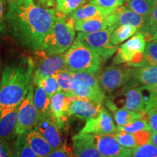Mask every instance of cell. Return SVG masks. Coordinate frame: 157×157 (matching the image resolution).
Returning <instances> with one entry per match:
<instances>
[{"label": "cell", "instance_id": "1", "mask_svg": "<svg viewBox=\"0 0 157 157\" xmlns=\"http://www.w3.org/2000/svg\"><path fill=\"white\" fill-rule=\"evenodd\" d=\"M7 33L20 46L34 52L41 50L43 41L56 22L54 9L34 0H6Z\"/></svg>", "mask_w": 157, "mask_h": 157}, {"label": "cell", "instance_id": "2", "mask_svg": "<svg viewBox=\"0 0 157 157\" xmlns=\"http://www.w3.org/2000/svg\"><path fill=\"white\" fill-rule=\"evenodd\" d=\"M35 68L33 57L17 54L3 66L0 78V116L18 107L32 84Z\"/></svg>", "mask_w": 157, "mask_h": 157}, {"label": "cell", "instance_id": "3", "mask_svg": "<svg viewBox=\"0 0 157 157\" xmlns=\"http://www.w3.org/2000/svg\"><path fill=\"white\" fill-rule=\"evenodd\" d=\"M74 23L68 15L56 17L53 27L43 41L41 50L48 56L64 54L74 42Z\"/></svg>", "mask_w": 157, "mask_h": 157}, {"label": "cell", "instance_id": "4", "mask_svg": "<svg viewBox=\"0 0 157 157\" xmlns=\"http://www.w3.org/2000/svg\"><path fill=\"white\" fill-rule=\"evenodd\" d=\"M64 57L68 70L96 75L101 71L103 61L95 51L76 39L64 53Z\"/></svg>", "mask_w": 157, "mask_h": 157}, {"label": "cell", "instance_id": "5", "mask_svg": "<svg viewBox=\"0 0 157 157\" xmlns=\"http://www.w3.org/2000/svg\"><path fill=\"white\" fill-rule=\"evenodd\" d=\"M135 71L136 68L126 64L111 65L98 73V79L103 91L111 93L128 83Z\"/></svg>", "mask_w": 157, "mask_h": 157}, {"label": "cell", "instance_id": "6", "mask_svg": "<svg viewBox=\"0 0 157 157\" xmlns=\"http://www.w3.org/2000/svg\"><path fill=\"white\" fill-rule=\"evenodd\" d=\"M146 40L140 31L118 48L117 54L113 58L112 65L126 64L135 67L142 61L146 47Z\"/></svg>", "mask_w": 157, "mask_h": 157}, {"label": "cell", "instance_id": "7", "mask_svg": "<svg viewBox=\"0 0 157 157\" xmlns=\"http://www.w3.org/2000/svg\"><path fill=\"white\" fill-rule=\"evenodd\" d=\"M115 29L111 27L93 33L78 32L75 39L93 49L105 61L111 58L118 50V47L111 44L110 39Z\"/></svg>", "mask_w": 157, "mask_h": 157}, {"label": "cell", "instance_id": "8", "mask_svg": "<svg viewBox=\"0 0 157 157\" xmlns=\"http://www.w3.org/2000/svg\"><path fill=\"white\" fill-rule=\"evenodd\" d=\"M109 98L115 105L121 103V108L129 111L145 112L147 108L146 87H132L127 84Z\"/></svg>", "mask_w": 157, "mask_h": 157}, {"label": "cell", "instance_id": "9", "mask_svg": "<svg viewBox=\"0 0 157 157\" xmlns=\"http://www.w3.org/2000/svg\"><path fill=\"white\" fill-rule=\"evenodd\" d=\"M35 52V68L32 82L36 84L42 78L56 75L60 71L67 69L64 54L56 56H48L42 50Z\"/></svg>", "mask_w": 157, "mask_h": 157}, {"label": "cell", "instance_id": "10", "mask_svg": "<svg viewBox=\"0 0 157 157\" xmlns=\"http://www.w3.org/2000/svg\"><path fill=\"white\" fill-rule=\"evenodd\" d=\"M34 92V83L32 82L28 93L19 105L16 128L17 135L25 134L32 129L33 127L36 126L41 118L33 101Z\"/></svg>", "mask_w": 157, "mask_h": 157}, {"label": "cell", "instance_id": "11", "mask_svg": "<svg viewBox=\"0 0 157 157\" xmlns=\"http://www.w3.org/2000/svg\"><path fill=\"white\" fill-rule=\"evenodd\" d=\"M117 131L111 115L105 108L102 107L99 114L87 120L81 132L94 135L114 134Z\"/></svg>", "mask_w": 157, "mask_h": 157}, {"label": "cell", "instance_id": "12", "mask_svg": "<svg viewBox=\"0 0 157 157\" xmlns=\"http://www.w3.org/2000/svg\"><path fill=\"white\" fill-rule=\"evenodd\" d=\"M77 98L71 94L60 91L55 94L50 98L49 111L52 119L56 121L60 129L67 121V111L71 103Z\"/></svg>", "mask_w": 157, "mask_h": 157}, {"label": "cell", "instance_id": "13", "mask_svg": "<svg viewBox=\"0 0 157 157\" xmlns=\"http://www.w3.org/2000/svg\"><path fill=\"white\" fill-rule=\"evenodd\" d=\"M95 141L102 157H116L132 153L131 149L121 146L113 134L95 135Z\"/></svg>", "mask_w": 157, "mask_h": 157}, {"label": "cell", "instance_id": "14", "mask_svg": "<svg viewBox=\"0 0 157 157\" xmlns=\"http://www.w3.org/2000/svg\"><path fill=\"white\" fill-rule=\"evenodd\" d=\"M74 157H102L95 145V135L80 132L72 137Z\"/></svg>", "mask_w": 157, "mask_h": 157}, {"label": "cell", "instance_id": "15", "mask_svg": "<svg viewBox=\"0 0 157 157\" xmlns=\"http://www.w3.org/2000/svg\"><path fill=\"white\" fill-rule=\"evenodd\" d=\"M111 27H117V16L114 12L105 17L75 21L74 23V29L78 32L93 33Z\"/></svg>", "mask_w": 157, "mask_h": 157}, {"label": "cell", "instance_id": "16", "mask_svg": "<svg viewBox=\"0 0 157 157\" xmlns=\"http://www.w3.org/2000/svg\"><path fill=\"white\" fill-rule=\"evenodd\" d=\"M102 107V105L76 98L68 108L67 117H74L82 120H88L97 117Z\"/></svg>", "mask_w": 157, "mask_h": 157}, {"label": "cell", "instance_id": "17", "mask_svg": "<svg viewBox=\"0 0 157 157\" xmlns=\"http://www.w3.org/2000/svg\"><path fill=\"white\" fill-rule=\"evenodd\" d=\"M104 103L109 110L113 113V119L117 125V128L129 124L137 119L146 118V113L145 112H136V111H129L124 108H118L115 106L114 104L111 102L109 98H105Z\"/></svg>", "mask_w": 157, "mask_h": 157}, {"label": "cell", "instance_id": "18", "mask_svg": "<svg viewBox=\"0 0 157 157\" xmlns=\"http://www.w3.org/2000/svg\"><path fill=\"white\" fill-rule=\"evenodd\" d=\"M113 135L121 146L132 150L150 142L151 132L144 130L135 134H131L123 131H117Z\"/></svg>", "mask_w": 157, "mask_h": 157}, {"label": "cell", "instance_id": "19", "mask_svg": "<svg viewBox=\"0 0 157 157\" xmlns=\"http://www.w3.org/2000/svg\"><path fill=\"white\" fill-rule=\"evenodd\" d=\"M18 109L19 106L5 115L0 116V137L7 141L17 139Z\"/></svg>", "mask_w": 157, "mask_h": 157}, {"label": "cell", "instance_id": "20", "mask_svg": "<svg viewBox=\"0 0 157 157\" xmlns=\"http://www.w3.org/2000/svg\"><path fill=\"white\" fill-rule=\"evenodd\" d=\"M157 84V66L136 68L135 75L127 84L132 87H151Z\"/></svg>", "mask_w": 157, "mask_h": 157}, {"label": "cell", "instance_id": "21", "mask_svg": "<svg viewBox=\"0 0 157 157\" xmlns=\"http://www.w3.org/2000/svg\"><path fill=\"white\" fill-rule=\"evenodd\" d=\"M25 140L39 157H48L54 151L43 135L35 128L25 133Z\"/></svg>", "mask_w": 157, "mask_h": 157}, {"label": "cell", "instance_id": "22", "mask_svg": "<svg viewBox=\"0 0 157 157\" xmlns=\"http://www.w3.org/2000/svg\"><path fill=\"white\" fill-rule=\"evenodd\" d=\"M71 94L78 99L84 100L92 103L102 105L105 96L102 88H94L83 86L74 81Z\"/></svg>", "mask_w": 157, "mask_h": 157}, {"label": "cell", "instance_id": "23", "mask_svg": "<svg viewBox=\"0 0 157 157\" xmlns=\"http://www.w3.org/2000/svg\"><path fill=\"white\" fill-rule=\"evenodd\" d=\"M117 16V25H129L140 31L144 26L146 17H144L125 6H121L114 11Z\"/></svg>", "mask_w": 157, "mask_h": 157}, {"label": "cell", "instance_id": "24", "mask_svg": "<svg viewBox=\"0 0 157 157\" xmlns=\"http://www.w3.org/2000/svg\"><path fill=\"white\" fill-rule=\"evenodd\" d=\"M113 12H114L113 10L103 8L95 4L89 2L82 6L68 16L73 18L74 21H80V20H87L94 17H105Z\"/></svg>", "mask_w": 157, "mask_h": 157}, {"label": "cell", "instance_id": "25", "mask_svg": "<svg viewBox=\"0 0 157 157\" xmlns=\"http://www.w3.org/2000/svg\"><path fill=\"white\" fill-rule=\"evenodd\" d=\"M33 101L41 118L50 113L49 108H50V98L44 88L41 86L36 85L34 92Z\"/></svg>", "mask_w": 157, "mask_h": 157}, {"label": "cell", "instance_id": "26", "mask_svg": "<svg viewBox=\"0 0 157 157\" xmlns=\"http://www.w3.org/2000/svg\"><path fill=\"white\" fill-rule=\"evenodd\" d=\"M60 130L61 129L58 127L56 121L52 119L50 124L41 133L54 150H56L62 146L63 142L60 137Z\"/></svg>", "mask_w": 157, "mask_h": 157}, {"label": "cell", "instance_id": "27", "mask_svg": "<svg viewBox=\"0 0 157 157\" xmlns=\"http://www.w3.org/2000/svg\"><path fill=\"white\" fill-rule=\"evenodd\" d=\"M138 30L129 25H119L116 28L111 35V42L114 46H118L121 43L136 34Z\"/></svg>", "mask_w": 157, "mask_h": 157}, {"label": "cell", "instance_id": "28", "mask_svg": "<svg viewBox=\"0 0 157 157\" xmlns=\"http://www.w3.org/2000/svg\"><path fill=\"white\" fill-rule=\"evenodd\" d=\"M89 0H56L55 13L68 16L87 3Z\"/></svg>", "mask_w": 157, "mask_h": 157}, {"label": "cell", "instance_id": "29", "mask_svg": "<svg viewBox=\"0 0 157 157\" xmlns=\"http://www.w3.org/2000/svg\"><path fill=\"white\" fill-rule=\"evenodd\" d=\"M157 66V42H147L142 61L136 68Z\"/></svg>", "mask_w": 157, "mask_h": 157}, {"label": "cell", "instance_id": "30", "mask_svg": "<svg viewBox=\"0 0 157 157\" xmlns=\"http://www.w3.org/2000/svg\"><path fill=\"white\" fill-rule=\"evenodd\" d=\"M124 4L127 8L144 17H148L154 8L148 0H130Z\"/></svg>", "mask_w": 157, "mask_h": 157}, {"label": "cell", "instance_id": "31", "mask_svg": "<svg viewBox=\"0 0 157 157\" xmlns=\"http://www.w3.org/2000/svg\"><path fill=\"white\" fill-rule=\"evenodd\" d=\"M139 31L144 35L146 42H149L157 32V6L154 7L150 15L146 17L144 26Z\"/></svg>", "mask_w": 157, "mask_h": 157}, {"label": "cell", "instance_id": "32", "mask_svg": "<svg viewBox=\"0 0 157 157\" xmlns=\"http://www.w3.org/2000/svg\"><path fill=\"white\" fill-rule=\"evenodd\" d=\"M71 72L74 80L81 85L94 88H101L98 82V76H96V74L85 73V72Z\"/></svg>", "mask_w": 157, "mask_h": 157}, {"label": "cell", "instance_id": "33", "mask_svg": "<svg viewBox=\"0 0 157 157\" xmlns=\"http://www.w3.org/2000/svg\"><path fill=\"white\" fill-rule=\"evenodd\" d=\"M55 76L57 78L60 90L67 93L71 94L72 87H73V84L75 81L72 76L71 72L69 70L65 69L59 71L58 74L55 75Z\"/></svg>", "mask_w": 157, "mask_h": 157}, {"label": "cell", "instance_id": "34", "mask_svg": "<svg viewBox=\"0 0 157 157\" xmlns=\"http://www.w3.org/2000/svg\"><path fill=\"white\" fill-rule=\"evenodd\" d=\"M15 150L16 157H39L25 140V133L17 135L15 140Z\"/></svg>", "mask_w": 157, "mask_h": 157}, {"label": "cell", "instance_id": "35", "mask_svg": "<svg viewBox=\"0 0 157 157\" xmlns=\"http://www.w3.org/2000/svg\"><path fill=\"white\" fill-rule=\"evenodd\" d=\"M144 130L151 131L146 118L137 119L129 124L117 128V131H123V132L131 133V134H135V133Z\"/></svg>", "mask_w": 157, "mask_h": 157}, {"label": "cell", "instance_id": "36", "mask_svg": "<svg viewBox=\"0 0 157 157\" xmlns=\"http://www.w3.org/2000/svg\"><path fill=\"white\" fill-rule=\"evenodd\" d=\"M34 85H39L42 88H44L47 93L48 94V95L50 96V98L61 90L55 75L42 78Z\"/></svg>", "mask_w": 157, "mask_h": 157}, {"label": "cell", "instance_id": "37", "mask_svg": "<svg viewBox=\"0 0 157 157\" xmlns=\"http://www.w3.org/2000/svg\"><path fill=\"white\" fill-rule=\"evenodd\" d=\"M132 157H157V147L151 142L132 149Z\"/></svg>", "mask_w": 157, "mask_h": 157}, {"label": "cell", "instance_id": "38", "mask_svg": "<svg viewBox=\"0 0 157 157\" xmlns=\"http://www.w3.org/2000/svg\"><path fill=\"white\" fill-rule=\"evenodd\" d=\"M89 1L103 8L113 11L122 6L124 4V0H89Z\"/></svg>", "mask_w": 157, "mask_h": 157}, {"label": "cell", "instance_id": "39", "mask_svg": "<svg viewBox=\"0 0 157 157\" xmlns=\"http://www.w3.org/2000/svg\"><path fill=\"white\" fill-rule=\"evenodd\" d=\"M145 113L151 132H157V106L149 108Z\"/></svg>", "mask_w": 157, "mask_h": 157}, {"label": "cell", "instance_id": "40", "mask_svg": "<svg viewBox=\"0 0 157 157\" xmlns=\"http://www.w3.org/2000/svg\"><path fill=\"white\" fill-rule=\"evenodd\" d=\"M147 89V108L157 106V84L151 87H146Z\"/></svg>", "mask_w": 157, "mask_h": 157}, {"label": "cell", "instance_id": "41", "mask_svg": "<svg viewBox=\"0 0 157 157\" xmlns=\"http://www.w3.org/2000/svg\"><path fill=\"white\" fill-rule=\"evenodd\" d=\"M0 157H16V150L13 151L8 141L0 137Z\"/></svg>", "mask_w": 157, "mask_h": 157}, {"label": "cell", "instance_id": "42", "mask_svg": "<svg viewBox=\"0 0 157 157\" xmlns=\"http://www.w3.org/2000/svg\"><path fill=\"white\" fill-rule=\"evenodd\" d=\"M48 157H74V152L69 146L63 145L56 150H54Z\"/></svg>", "mask_w": 157, "mask_h": 157}, {"label": "cell", "instance_id": "43", "mask_svg": "<svg viewBox=\"0 0 157 157\" xmlns=\"http://www.w3.org/2000/svg\"><path fill=\"white\" fill-rule=\"evenodd\" d=\"M5 15L6 0H0V36L7 33Z\"/></svg>", "mask_w": 157, "mask_h": 157}, {"label": "cell", "instance_id": "44", "mask_svg": "<svg viewBox=\"0 0 157 157\" xmlns=\"http://www.w3.org/2000/svg\"><path fill=\"white\" fill-rule=\"evenodd\" d=\"M39 5L46 8H51L54 7L56 5V0H36Z\"/></svg>", "mask_w": 157, "mask_h": 157}, {"label": "cell", "instance_id": "45", "mask_svg": "<svg viewBox=\"0 0 157 157\" xmlns=\"http://www.w3.org/2000/svg\"><path fill=\"white\" fill-rule=\"evenodd\" d=\"M150 142H151L153 144H154L157 147V132H151Z\"/></svg>", "mask_w": 157, "mask_h": 157}, {"label": "cell", "instance_id": "46", "mask_svg": "<svg viewBox=\"0 0 157 157\" xmlns=\"http://www.w3.org/2000/svg\"><path fill=\"white\" fill-rule=\"evenodd\" d=\"M149 2V3L153 7H156L157 6V0H148Z\"/></svg>", "mask_w": 157, "mask_h": 157}, {"label": "cell", "instance_id": "47", "mask_svg": "<svg viewBox=\"0 0 157 157\" xmlns=\"http://www.w3.org/2000/svg\"><path fill=\"white\" fill-rule=\"evenodd\" d=\"M149 42H157V32L154 35V36H153V37L151 39V40L149 41Z\"/></svg>", "mask_w": 157, "mask_h": 157}, {"label": "cell", "instance_id": "48", "mask_svg": "<svg viewBox=\"0 0 157 157\" xmlns=\"http://www.w3.org/2000/svg\"><path fill=\"white\" fill-rule=\"evenodd\" d=\"M2 60L1 57H0V78H1V74L2 71Z\"/></svg>", "mask_w": 157, "mask_h": 157}, {"label": "cell", "instance_id": "49", "mask_svg": "<svg viewBox=\"0 0 157 157\" xmlns=\"http://www.w3.org/2000/svg\"><path fill=\"white\" fill-rule=\"evenodd\" d=\"M116 157H132V153H131V154H125V155H122V156H116Z\"/></svg>", "mask_w": 157, "mask_h": 157}, {"label": "cell", "instance_id": "50", "mask_svg": "<svg viewBox=\"0 0 157 157\" xmlns=\"http://www.w3.org/2000/svg\"><path fill=\"white\" fill-rule=\"evenodd\" d=\"M129 1H130V0H124V3L127 2H129Z\"/></svg>", "mask_w": 157, "mask_h": 157}]
</instances>
